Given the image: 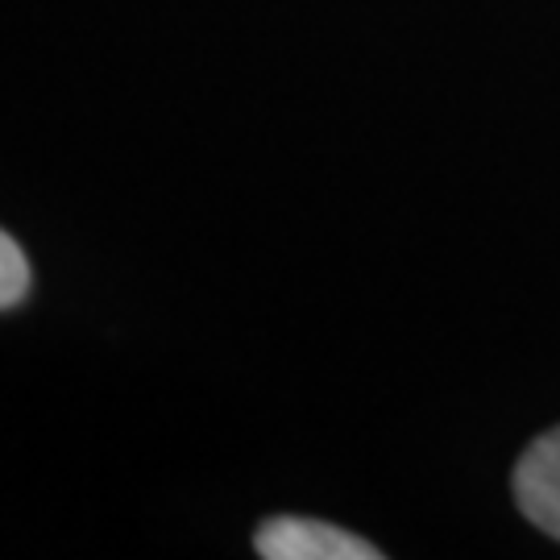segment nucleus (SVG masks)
Masks as SVG:
<instances>
[{
    "label": "nucleus",
    "mask_w": 560,
    "mask_h": 560,
    "mask_svg": "<svg viewBox=\"0 0 560 560\" xmlns=\"http://www.w3.org/2000/svg\"><path fill=\"white\" fill-rule=\"evenodd\" d=\"M258 557L266 560H378L382 552L361 536L332 527L320 520H300V515H275L258 527L254 536Z\"/></svg>",
    "instance_id": "1"
},
{
    "label": "nucleus",
    "mask_w": 560,
    "mask_h": 560,
    "mask_svg": "<svg viewBox=\"0 0 560 560\" xmlns=\"http://www.w3.org/2000/svg\"><path fill=\"white\" fill-rule=\"evenodd\" d=\"M30 295V261L21 245L0 229V312Z\"/></svg>",
    "instance_id": "3"
},
{
    "label": "nucleus",
    "mask_w": 560,
    "mask_h": 560,
    "mask_svg": "<svg viewBox=\"0 0 560 560\" xmlns=\"http://www.w3.org/2000/svg\"><path fill=\"white\" fill-rule=\"evenodd\" d=\"M515 502L544 536L560 540V428L544 432L515 465Z\"/></svg>",
    "instance_id": "2"
}]
</instances>
